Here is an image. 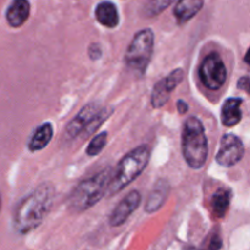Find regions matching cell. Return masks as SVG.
Listing matches in <instances>:
<instances>
[{
	"instance_id": "cell-17",
	"label": "cell",
	"mask_w": 250,
	"mask_h": 250,
	"mask_svg": "<svg viewBox=\"0 0 250 250\" xmlns=\"http://www.w3.org/2000/svg\"><path fill=\"white\" fill-rule=\"evenodd\" d=\"M231 203V192L229 189H219L211 198V209L216 217H224Z\"/></svg>"
},
{
	"instance_id": "cell-12",
	"label": "cell",
	"mask_w": 250,
	"mask_h": 250,
	"mask_svg": "<svg viewBox=\"0 0 250 250\" xmlns=\"http://www.w3.org/2000/svg\"><path fill=\"white\" fill-rule=\"evenodd\" d=\"M204 0H178L173 11L178 23H186L189 21L202 10Z\"/></svg>"
},
{
	"instance_id": "cell-18",
	"label": "cell",
	"mask_w": 250,
	"mask_h": 250,
	"mask_svg": "<svg viewBox=\"0 0 250 250\" xmlns=\"http://www.w3.org/2000/svg\"><path fill=\"white\" fill-rule=\"evenodd\" d=\"M173 0H148L146 5V14L148 16H156L167 9Z\"/></svg>"
},
{
	"instance_id": "cell-1",
	"label": "cell",
	"mask_w": 250,
	"mask_h": 250,
	"mask_svg": "<svg viewBox=\"0 0 250 250\" xmlns=\"http://www.w3.org/2000/svg\"><path fill=\"white\" fill-rule=\"evenodd\" d=\"M54 199V188L48 183L21 200L14 214V227L19 233L26 234L39 226L48 215Z\"/></svg>"
},
{
	"instance_id": "cell-10",
	"label": "cell",
	"mask_w": 250,
	"mask_h": 250,
	"mask_svg": "<svg viewBox=\"0 0 250 250\" xmlns=\"http://www.w3.org/2000/svg\"><path fill=\"white\" fill-rule=\"evenodd\" d=\"M100 109L102 107L98 106V104H88L87 106L83 107L78 112L77 116L68 124L67 128H66V134L68 137H71V138H75V137L83 133L85 131V128L90 125V122L93 121V119L97 116Z\"/></svg>"
},
{
	"instance_id": "cell-22",
	"label": "cell",
	"mask_w": 250,
	"mask_h": 250,
	"mask_svg": "<svg viewBox=\"0 0 250 250\" xmlns=\"http://www.w3.org/2000/svg\"><path fill=\"white\" fill-rule=\"evenodd\" d=\"M177 107H178V112H180V114H186V112L188 111L187 103L183 102V100H178Z\"/></svg>"
},
{
	"instance_id": "cell-8",
	"label": "cell",
	"mask_w": 250,
	"mask_h": 250,
	"mask_svg": "<svg viewBox=\"0 0 250 250\" xmlns=\"http://www.w3.org/2000/svg\"><path fill=\"white\" fill-rule=\"evenodd\" d=\"M183 80V71L181 68L172 71L170 75L164 80L159 81L154 87L151 93V105L154 107H161L167 103L170 93L176 89Z\"/></svg>"
},
{
	"instance_id": "cell-3",
	"label": "cell",
	"mask_w": 250,
	"mask_h": 250,
	"mask_svg": "<svg viewBox=\"0 0 250 250\" xmlns=\"http://www.w3.org/2000/svg\"><path fill=\"white\" fill-rule=\"evenodd\" d=\"M208 139L199 119L192 116L185 122L182 134V153L189 167L198 170L208 159Z\"/></svg>"
},
{
	"instance_id": "cell-16",
	"label": "cell",
	"mask_w": 250,
	"mask_h": 250,
	"mask_svg": "<svg viewBox=\"0 0 250 250\" xmlns=\"http://www.w3.org/2000/svg\"><path fill=\"white\" fill-rule=\"evenodd\" d=\"M51 138H53V126H51V124L46 122V124H43L34 131L28 144L29 150H42V149H44L48 146Z\"/></svg>"
},
{
	"instance_id": "cell-11",
	"label": "cell",
	"mask_w": 250,
	"mask_h": 250,
	"mask_svg": "<svg viewBox=\"0 0 250 250\" xmlns=\"http://www.w3.org/2000/svg\"><path fill=\"white\" fill-rule=\"evenodd\" d=\"M29 16L28 0H14L6 11V20L11 27H21Z\"/></svg>"
},
{
	"instance_id": "cell-14",
	"label": "cell",
	"mask_w": 250,
	"mask_h": 250,
	"mask_svg": "<svg viewBox=\"0 0 250 250\" xmlns=\"http://www.w3.org/2000/svg\"><path fill=\"white\" fill-rule=\"evenodd\" d=\"M95 16L97 20L107 28H114L119 24V14L117 9L112 2L104 1L100 2L95 9Z\"/></svg>"
},
{
	"instance_id": "cell-19",
	"label": "cell",
	"mask_w": 250,
	"mask_h": 250,
	"mask_svg": "<svg viewBox=\"0 0 250 250\" xmlns=\"http://www.w3.org/2000/svg\"><path fill=\"white\" fill-rule=\"evenodd\" d=\"M106 138L107 134L106 132H103V133L97 134L94 138L90 141L89 146L87 148V154L89 156H95L100 153V151L104 149L105 144H106Z\"/></svg>"
},
{
	"instance_id": "cell-4",
	"label": "cell",
	"mask_w": 250,
	"mask_h": 250,
	"mask_svg": "<svg viewBox=\"0 0 250 250\" xmlns=\"http://www.w3.org/2000/svg\"><path fill=\"white\" fill-rule=\"evenodd\" d=\"M112 177V170L110 167L100 171L95 176L87 178L81 182L71 194L70 208L75 211H85L93 205L97 204L109 187L110 180Z\"/></svg>"
},
{
	"instance_id": "cell-21",
	"label": "cell",
	"mask_w": 250,
	"mask_h": 250,
	"mask_svg": "<svg viewBox=\"0 0 250 250\" xmlns=\"http://www.w3.org/2000/svg\"><path fill=\"white\" fill-rule=\"evenodd\" d=\"M248 85H249V78L247 77V76H246V77H243V78H241V80H239L238 87L241 88V89L248 92Z\"/></svg>"
},
{
	"instance_id": "cell-6",
	"label": "cell",
	"mask_w": 250,
	"mask_h": 250,
	"mask_svg": "<svg viewBox=\"0 0 250 250\" xmlns=\"http://www.w3.org/2000/svg\"><path fill=\"white\" fill-rule=\"evenodd\" d=\"M203 84L211 90H217L225 84L227 78L226 66L221 56L217 53H211L204 59L199 70Z\"/></svg>"
},
{
	"instance_id": "cell-20",
	"label": "cell",
	"mask_w": 250,
	"mask_h": 250,
	"mask_svg": "<svg viewBox=\"0 0 250 250\" xmlns=\"http://www.w3.org/2000/svg\"><path fill=\"white\" fill-rule=\"evenodd\" d=\"M222 246V239L220 238L219 234H214L210 239L209 243V250H219Z\"/></svg>"
},
{
	"instance_id": "cell-13",
	"label": "cell",
	"mask_w": 250,
	"mask_h": 250,
	"mask_svg": "<svg viewBox=\"0 0 250 250\" xmlns=\"http://www.w3.org/2000/svg\"><path fill=\"white\" fill-rule=\"evenodd\" d=\"M242 99L239 98H229L225 102L222 106L221 121L225 126L233 127L242 120Z\"/></svg>"
},
{
	"instance_id": "cell-9",
	"label": "cell",
	"mask_w": 250,
	"mask_h": 250,
	"mask_svg": "<svg viewBox=\"0 0 250 250\" xmlns=\"http://www.w3.org/2000/svg\"><path fill=\"white\" fill-rule=\"evenodd\" d=\"M141 194H139L138 190H133V192L128 193L121 202L119 203L116 208L114 209V211L110 215V225L112 227H119L121 225H124L127 221L129 216L132 215V212H134L137 210V208L141 204Z\"/></svg>"
},
{
	"instance_id": "cell-7",
	"label": "cell",
	"mask_w": 250,
	"mask_h": 250,
	"mask_svg": "<svg viewBox=\"0 0 250 250\" xmlns=\"http://www.w3.org/2000/svg\"><path fill=\"white\" fill-rule=\"evenodd\" d=\"M244 155V146L241 138L231 133L225 134L220 141V148L216 154V161L221 166L231 167L242 160Z\"/></svg>"
},
{
	"instance_id": "cell-23",
	"label": "cell",
	"mask_w": 250,
	"mask_h": 250,
	"mask_svg": "<svg viewBox=\"0 0 250 250\" xmlns=\"http://www.w3.org/2000/svg\"><path fill=\"white\" fill-rule=\"evenodd\" d=\"M0 208H1V200H0Z\"/></svg>"
},
{
	"instance_id": "cell-5",
	"label": "cell",
	"mask_w": 250,
	"mask_h": 250,
	"mask_svg": "<svg viewBox=\"0 0 250 250\" xmlns=\"http://www.w3.org/2000/svg\"><path fill=\"white\" fill-rule=\"evenodd\" d=\"M154 50V34L151 29H142L134 36L126 53V63L134 72L143 75L150 62Z\"/></svg>"
},
{
	"instance_id": "cell-2",
	"label": "cell",
	"mask_w": 250,
	"mask_h": 250,
	"mask_svg": "<svg viewBox=\"0 0 250 250\" xmlns=\"http://www.w3.org/2000/svg\"><path fill=\"white\" fill-rule=\"evenodd\" d=\"M149 160H150V149L148 146L142 144L129 151L121 159L116 171L112 173L107 192L110 194H116L120 190L126 188L146 170Z\"/></svg>"
},
{
	"instance_id": "cell-15",
	"label": "cell",
	"mask_w": 250,
	"mask_h": 250,
	"mask_svg": "<svg viewBox=\"0 0 250 250\" xmlns=\"http://www.w3.org/2000/svg\"><path fill=\"white\" fill-rule=\"evenodd\" d=\"M168 190H170V187H168V183L166 181H160V182L156 183L155 188H154L153 192L150 193L148 198L146 211L149 212V214L158 211L163 207L164 202H165L166 197L168 194Z\"/></svg>"
}]
</instances>
